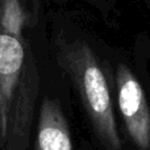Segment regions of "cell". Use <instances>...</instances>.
<instances>
[{
    "mask_svg": "<svg viewBox=\"0 0 150 150\" xmlns=\"http://www.w3.org/2000/svg\"><path fill=\"white\" fill-rule=\"evenodd\" d=\"M23 0H0V150H26L40 78Z\"/></svg>",
    "mask_w": 150,
    "mask_h": 150,
    "instance_id": "obj_1",
    "label": "cell"
},
{
    "mask_svg": "<svg viewBox=\"0 0 150 150\" xmlns=\"http://www.w3.org/2000/svg\"><path fill=\"white\" fill-rule=\"evenodd\" d=\"M84 1H88V3H91V4H93V5H98V4H100L103 0H84Z\"/></svg>",
    "mask_w": 150,
    "mask_h": 150,
    "instance_id": "obj_5",
    "label": "cell"
},
{
    "mask_svg": "<svg viewBox=\"0 0 150 150\" xmlns=\"http://www.w3.org/2000/svg\"><path fill=\"white\" fill-rule=\"evenodd\" d=\"M57 59L76 88L98 138L109 150L121 149L108 83L93 49L83 40L63 42Z\"/></svg>",
    "mask_w": 150,
    "mask_h": 150,
    "instance_id": "obj_2",
    "label": "cell"
},
{
    "mask_svg": "<svg viewBox=\"0 0 150 150\" xmlns=\"http://www.w3.org/2000/svg\"><path fill=\"white\" fill-rule=\"evenodd\" d=\"M34 150H74L67 120L58 100L45 98L41 103Z\"/></svg>",
    "mask_w": 150,
    "mask_h": 150,
    "instance_id": "obj_4",
    "label": "cell"
},
{
    "mask_svg": "<svg viewBox=\"0 0 150 150\" xmlns=\"http://www.w3.org/2000/svg\"><path fill=\"white\" fill-rule=\"evenodd\" d=\"M117 104L130 140L140 150H150V107L142 86L125 65L116 70Z\"/></svg>",
    "mask_w": 150,
    "mask_h": 150,
    "instance_id": "obj_3",
    "label": "cell"
}]
</instances>
